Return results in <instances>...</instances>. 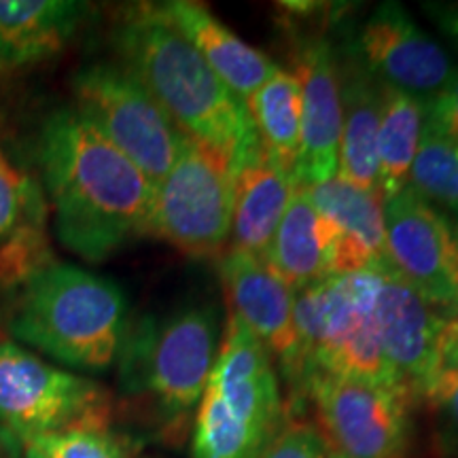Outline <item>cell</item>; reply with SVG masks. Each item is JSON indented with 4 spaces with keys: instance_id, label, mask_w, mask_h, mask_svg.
<instances>
[{
    "instance_id": "cell-25",
    "label": "cell",
    "mask_w": 458,
    "mask_h": 458,
    "mask_svg": "<svg viewBox=\"0 0 458 458\" xmlns=\"http://www.w3.org/2000/svg\"><path fill=\"white\" fill-rule=\"evenodd\" d=\"M54 263L47 232V206H45L24 219L7 240L0 242V289L20 291Z\"/></svg>"
},
{
    "instance_id": "cell-3",
    "label": "cell",
    "mask_w": 458,
    "mask_h": 458,
    "mask_svg": "<svg viewBox=\"0 0 458 458\" xmlns=\"http://www.w3.org/2000/svg\"><path fill=\"white\" fill-rule=\"evenodd\" d=\"M128 300L113 280L54 263L21 286L9 331L68 368L105 371L128 334Z\"/></svg>"
},
{
    "instance_id": "cell-27",
    "label": "cell",
    "mask_w": 458,
    "mask_h": 458,
    "mask_svg": "<svg viewBox=\"0 0 458 458\" xmlns=\"http://www.w3.org/2000/svg\"><path fill=\"white\" fill-rule=\"evenodd\" d=\"M45 206L41 187L0 148V242Z\"/></svg>"
},
{
    "instance_id": "cell-12",
    "label": "cell",
    "mask_w": 458,
    "mask_h": 458,
    "mask_svg": "<svg viewBox=\"0 0 458 458\" xmlns=\"http://www.w3.org/2000/svg\"><path fill=\"white\" fill-rule=\"evenodd\" d=\"M360 66L385 88L428 102L454 81L458 68L399 3H382L359 34Z\"/></svg>"
},
{
    "instance_id": "cell-32",
    "label": "cell",
    "mask_w": 458,
    "mask_h": 458,
    "mask_svg": "<svg viewBox=\"0 0 458 458\" xmlns=\"http://www.w3.org/2000/svg\"><path fill=\"white\" fill-rule=\"evenodd\" d=\"M24 458H45V456L37 448H32V445L24 444Z\"/></svg>"
},
{
    "instance_id": "cell-33",
    "label": "cell",
    "mask_w": 458,
    "mask_h": 458,
    "mask_svg": "<svg viewBox=\"0 0 458 458\" xmlns=\"http://www.w3.org/2000/svg\"><path fill=\"white\" fill-rule=\"evenodd\" d=\"M454 227V238H456V244H458V219H456V225H452Z\"/></svg>"
},
{
    "instance_id": "cell-34",
    "label": "cell",
    "mask_w": 458,
    "mask_h": 458,
    "mask_svg": "<svg viewBox=\"0 0 458 458\" xmlns=\"http://www.w3.org/2000/svg\"><path fill=\"white\" fill-rule=\"evenodd\" d=\"M329 458H342V456H337V454H331V452H329Z\"/></svg>"
},
{
    "instance_id": "cell-30",
    "label": "cell",
    "mask_w": 458,
    "mask_h": 458,
    "mask_svg": "<svg viewBox=\"0 0 458 458\" xmlns=\"http://www.w3.org/2000/svg\"><path fill=\"white\" fill-rule=\"evenodd\" d=\"M425 123L439 134L458 140V74L442 94L425 102Z\"/></svg>"
},
{
    "instance_id": "cell-26",
    "label": "cell",
    "mask_w": 458,
    "mask_h": 458,
    "mask_svg": "<svg viewBox=\"0 0 458 458\" xmlns=\"http://www.w3.org/2000/svg\"><path fill=\"white\" fill-rule=\"evenodd\" d=\"M24 444L37 448L45 458H130L128 445L106 422H79L26 439Z\"/></svg>"
},
{
    "instance_id": "cell-13",
    "label": "cell",
    "mask_w": 458,
    "mask_h": 458,
    "mask_svg": "<svg viewBox=\"0 0 458 458\" xmlns=\"http://www.w3.org/2000/svg\"><path fill=\"white\" fill-rule=\"evenodd\" d=\"M376 320L385 354L399 380L422 394L444 369L442 346L448 317L428 303L393 267L382 274Z\"/></svg>"
},
{
    "instance_id": "cell-31",
    "label": "cell",
    "mask_w": 458,
    "mask_h": 458,
    "mask_svg": "<svg viewBox=\"0 0 458 458\" xmlns=\"http://www.w3.org/2000/svg\"><path fill=\"white\" fill-rule=\"evenodd\" d=\"M427 13L433 17L448 41L458 51V3L456 4H427Z\"/></svg>"
},
{
    "instance_id": "cell-19",
    "label": "cell",
    "mask_w": 458,
    "mask_h": 458,
    "mask_svg": "<svg viewBox=\"0 0 458 458\" xmlns=\"http://www.w3.org/2000/svg\"><path fill=\"white\" fill-rule=\"evenodd\" d=\"M295 189L293 176L272 165L263 153L240 165L233 176V223L229 250L266 259Z\"/></svg>"
},
{
    "instance_id": "cell-8",
    "label": "cell",
    "mask_w": 458,
    "mask_h": 458,
    "mask_svg": "<svg viewBox=\"0 0 458 458\" xmlns=\"http://www.w3.org/2000/svg\"><path fill=\"white\" fill-rule=\"evenodd\" d=\"M71 85L74 111L157 185L185 139L157 100L122 64L108 62L83 66Z\"/></svg>"
},
{
    "instance_id": "cell-2",
    "label": "cell",
    "mask_w": 458,
    "mask_h": 458,
    "mask_svg": "<svg viewBox=\"0 0 458 458\" xmlns=\"http://www.w3.org/2000/svg\"><path fill=\"white\" fill-rule=\"evenodd\" d=\"M111 37L122 66L139 79L182 134L229 153L236 170L261 156L246 105L172 24L162 3L122 9Z\"/></svg>"
},
{
    "instance_id": "cell-6",
    "label": "cell",
    "mask_w": 458,
    "mask_h": 458,
    "mask_svg": "<svg viewBox=\"0 0 458 458\" xmlns=\"http://www.w3.org/2000/svg\"><path fill=\"white\" fill-rule=\"evenodd\" d=\"M219 352V318L213 306H191L164 320L128 327L119 363L128 393L153 401L165 422L198 408Z\"/></svg>"
},
{
    "instance_id": "cell-1",
    "label": "cell",
    "mask_w": 458,
    "mask_h": 458,
    "mask_svg": "<svg viewBox=\"0 0 458 458\" xmlns=\"http://www.w3.org/2000/svg\"><path fill=\"white\" fill-rule=\"evenodd\" d=\"M38 165L55 236L71 253L98 263L147 236L156 185L72 106L43 122Z\"/></svg>"
},
{
    "instance_id": "cell-29",
    "label": "cell",
    "mask_w": 458,
    "mask_h": 458,
    "mask_svg": "<svg viewBox=\"0 0 458 458\" xmlns=\"http://www.w3.org/2000/svg\"><path fill=\"white\" fill-rule=\"evenodd\" d=\"M261 458H329V450L317 427L289 422L276 433Z\"/></svg>"
},
{
    "instance_id": "cell-16",
    "label": "cell",
    "mask_w": 458,
    "mask_h": 458,
    "mask_svg": "<svg viewBox=\"0 0 458 458\" xmlns=\"http://www.w3.org/2000/svg\"><path fill=\"white\" fill-rule=\"evenodd\" d=\"M306 193L334 229L331 276L391 267L380 193L359 189L337 176L306 187Z\"/></svg>"
},
{
    "instance_id": "cell-14",
    "label": "cell",
    "mask_w": 458,
    "mask_h": 458,
    "mask_svg": "<svg viewBox=\"0 0 458 458\" xmlns=\"http://www.w3.org/2000/svg\"><path fill=\"white\" fill-rule=\"evenodd\" d=\"M301 85V142L295 168L297 187H310L337 174L342 130L340 62L327 38H303L295 51Z\"/></svg>"
},
{
    "instance_id": "cell-7",
    "label": "cell",
    "mask_w": 458,
    "mask_h": 458,
    "mask_svg": "<svg viewBox=\"0 0 458 458\" xmlns=\"http://www.w3.org/2000/svg\"><path fill=\"white\" fill-rule=\"evenodd\" d=\"M233 157L185 134L176 162L153 189L147 236L196 259L225 255L233 223Z\"/></svg>"
},
{
    "instance_id": "cell-9",
    "label": "cell",
    "mask_w": 458,
    "mask_h": 458,
    "mask_svg": "<svg viewBox=\"0 0 458 458\" xmlns=\"http://www.w3.org/2000/svg\"><path fill=\"white\" fill-rule=\"evenodd\" d=\"M331 454L342 458H405L410 437L408 386L351 377L314 376L306 382Z\"/></svg>"
},
{
    "instance_id": "cell-20",
    "label": "cell",
    "mask_w": 458,
    "mask_h": 458,
    "mask_svg": "<svg viewBox=\"0 0 458 458\" xmlns=\"http://www.w3.org/2000/svg\"><path fill=\"white\" fill-rule=\"evenodd\" d=\"M331 246L329 221L314 208L306 187H297L263 261L297 295L331 276Z\"/></svg>"
},
{
    "instance_id": "cell-22",
    "label": "cell",
    "mask_w": 458,
    "mask_h": 458,
    "mask_svg": "<svg viewBox=\"0 0 458 458\" xmlns=\"http://www.w3.org/2000/svg\"><path fill=\"white\" fill-rule=\"evenodd\" d=\"M263 156L295 179L301 142V85L295 72H276L246 98Z\"/></svg>"
},
{
    "instance_id": "cell-21",
    "label": "cell",
    "mask_w": 458,
    "mask_h": 458,
    "mask_svg": "<svg viewBox=\"0 0 458 458\" xmlns=\"http://www.w3.org/2000/svg\"><path fill=\"white\" fill-rule=\"evenodd\" d=\"M342 130L337 147V179L377 191V131L382 117V85L363 66L340 68Z\"/></svg>"
},
{
    "instance_id": "cell-4",
    "label": "cell",
    "mask_w": 458,
    "mask_h": 458,
    "mask_svg": "<svg viewBox=\"0 0 458 458\" xmlns=\"http://www.w3.org/2000/svg\"><path fill=\"white\" fill-rule=\"evenodd\" d=\"M385 270L327 276L295 295V354L284 371L306 385L314 376L405 386L380 342L376 303Z\"/></svg>"
},
{
    "instance_id": "cell-15",
    "label": "cell",
    "mask_w": 458,
    "mask_h": 458,
    "mask_svg": "<svg viewBox=\"0 0 458 458\" xmlns=\"http://www.w3.org/2000/svg\"><path fill=\"white\" fill-rule=\"evenodd\" d=\"M221 280L229 314L278 357L286 369L295 354V293L259 257L225 250L221 257Z\"/></svg>"
},
{
    "instance_id": "cell-24",
    "label": "cell",
    "mask_w": 458,
    "mask_h": 458,
    "mask_svg": "<svg viewBox=\"0 0 458 458\" xmlns=\"http://www.w3.org/2000/svg\"><path fill=\"white\" fill-rule=\"evenodd\" d=\"M408 187L435 208L458 210V140L422 125Z\"/></svg>"
},
{
    "instance_id": "cell-17",
    "label": "cell",
    "mask_w": 458,
    "mask_h": 458,
    "mask_svg": "<svg viewBox=\"0 0 458 458\" xmlns=\"http://www.w3.org/2000/svg\"><path fill=\"white\" fill-rule=\"evenodd\" d=\"M162 9L216 77L242 102L280 68L272 57L250 47L236 32L229 30L204 4L193 0H168L162 3Z\"/></svg>"
},
{
    "instance_id": "cell-18",
    "label": "cell",
    "mask_w": 458,
    "mask_h": 458,
    "mask_svg": "<svg viewBox=\"0 0 458 458\" xmlns=\"http://www.w3.org/2000/svg\"><path fill=\"white\" fill-rule=\"evenodd\" d=\"M88 9L72 0H0V74L60 54Z\"/></svg>"
},
{
    "instance_id": "cell-28",
    "label": "cell",
    "mask_w": 458,
    "mask_h": 458,
    "mask_svg": "<svg viewBox=\"0 0 458 458\" xmlns=\"http://www.w3.org/2000/svg\"><path fill=\"white\" fill-rule=\"evenodd\" d=\"M422 397L431 405L444 448L458 458V368L439 371L422 391Z\"/></svg>"
},
{
    "instance_id": "cell-23",
    "label": "cell",
    "mask_w": 458,
    "mask_h": 458,
    "mask_svg": "<svg viewBox=\"0 0 458 458\" xmlns=\"http://www.w3.org/2000/svg\"><path fill=\"white\" fill-rule=\"evenodd\" d=\"M425 125V102L382 85V117L377 131V193L382 199L399 196L410 181V170Z\"/></svg>"
},
{
    "instance_id": "cell-10",
    "label": "cell",
    "mask_w": 458,
    "mask_h": 458,
    "mask_svg": "<svg viewBox=\"0 0 458 458\" xmlns=\"http://www.w3.org/2000/svg\"><path fill=\"white\" fill-rule=\"evenodd\" d=\"M106 393L96 382L0 342V422L21 442L79 422H106Z\"/></svg>"
},
{
    "instance_id": "cell-11",
    "label": "cell",
    "mask_w": 458,
    "mask_h": 458,
    "mask_svg": "<svg viewBox=\"0 0 458 458\" xmlns=\"http://www.w3.org/2000/svg\"><path fill=\"white\" fill-rule=\"evenodd\" d=\"M385 229L393 270L437 310L458 317V244L445 215L405 187L385 202Z\"/></svg>"
},
{
    "instance_id": "cell-5",
    "label": "cell",
    "mask_w": 458,
    "mask_h": 458,
    "mask_svg": "<svg viewBox=\"0 0 458 458\" xmlns=\"http://www.w3.org/2000/svg\"><path fill=\"white\" fill-rule=\"evenodd\" d=\"M283 401L272 354L229 314L198 403L193 458H261L280 431Z\"/></svg>"
}]
</instances>
